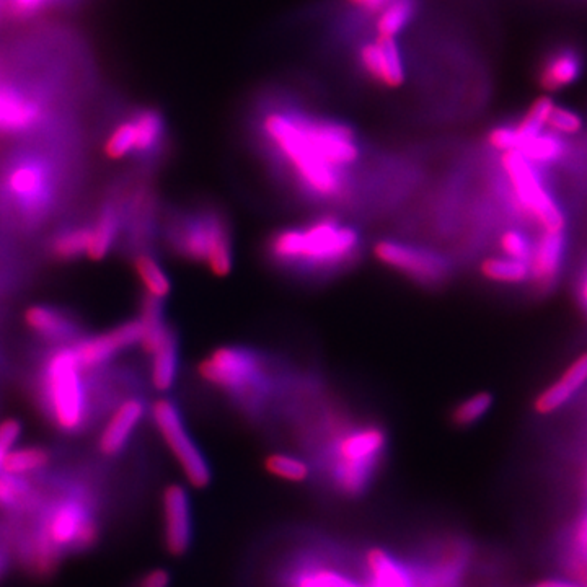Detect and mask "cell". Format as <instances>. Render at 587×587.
Returning a JSON list of instances; mask_svg holds the SVG:
<instances>
[{
  "mask_svg": "<svg viewBox=\"0 0 587 587\" xmlns=\"http://www.w3.org/2000/svg\"><path fill=\"white\" fill-rule=\"evenodd\" d=\"M118 234V214L115 209H103L95 226L90 227L89 248L85 256L93 261H100L108 255Z\"/></svg>",
  "mask_w": 587,
  "mask_h": 587,
  "instance_id": "obj_28",
  "label": "cell"
},
{
  "mask_svg": "<svg viewBox=\"0 0 587 587\" xmlns=\"http://www.w3.org/2000/svg\"><path fill=\"white\" fill-rule=\"evenodd\" d=\"M553 106H555V103H553L550 97H540L532 103L526 116L516 126L517 137H519V149L527 141L534 139L535 136H539L542 133L543 128L547 126L548 116L552 113Z\"/></svg>",
  "mask_w": 587,
  "mask_h": 587,
  "instance_id": "obj_31",
  "label": "cell"
},
{
  "mask_svg": "<svg viewBox=\"0 0 587 587\" xmlns=\"http://www.w3.org/2000/svg\"><path fill=\"white\" fill-rule=\"evenodd\" d=\"M133 123L136 131L133 154L137 157L154 154L164 141L165 123L162 115L152 108H144L134 113Z\"/></svg>",
  "mask_w": 587,
  "mask_h": 587,
  "instance_id": "obj_23",
  "label": "cell"
},
{
  "mask_svg": "<svg viewBox=\"0 0 587 587\" xmlns=\"http://www.w3.org/2000/svg\"><path fill=\"white\" fill-rule=\"evenodd\" d=\"M565 248L563 232H542L532 248L529 260L530 279L540 287L552 286L560 274Z\"/></svg>",
  "mask_w": 587,
  "mask_h": 587,
  "instance_id": "obj_17",
  "label": "cell"
},
{
  "mask_svg": "<svg viewBox=\"0 0 587 587\" xmlns=\"http://www.w3.org/2000/svg\"><path fill=\"white\" fill-rule=\"evenodd\" d=\"M359 62L367 77L387 89L402 87L407 79L402 49L395 38H382L364 43L359 49Z\"/></svg>",
  "mask_w": 587,
  "mask_h": 587,
  "instance_id": "obj_13",
  "label": "cell"
},
{
  "mask_svg": "<svg viewBox=\"0 0 587 587\" xmlns=\"http://www.w3.org/2000/svg\"><path fill=\"white\" fill-rule=\"evenodd\" d=\"M482 274L491 283L522 284L530 279V266L527 261L514 260L509 256H495L483 261Z\"/></svg>",
  "mask_w": 587,
  "mask_h": 587,
  "instance_id": "obj_29",
  "label": "cell"
},
{
  "mask_svg": "<svg viewBox=\"0 0 587 587\" xmlns=\"http://www.w3.org/2000/svg\"><path fill=\"white\" fill-rule=\"evenodd\" d=\"M141 335V322L137 318V320L121 323L120 327L113 328L110 332L77 341L72 348L76 351L79 364L85 371V369L102 366L103 362L110 361L123 349L139 345Z\"/></svg>",
  "mask_w": 587,
  "mask_h": 587,
  "instance_id": "obj_14",
  "label": "cell"
},
{
  "mask_svg": "<svg viewBox=\"0 0 587 587\" xmlns=\"http://www.w3.org/2000/svg\"><path fill=\"white\" fill-rule=\"evenodd\" d=\"M157 299L146 296V301L142 302L141 317V348L144 349V353L152 354L159 349V346L164 343L168 333L172 328H168L167 323L164 320V314H162V305Z\"/></svg>",
  "mask_w": 587,
  "mask_h": 587,
  "instance_id": "obj_24",
  "label": "cell"
},
{
  "mask_svg": "<svg viewBox=\"0 0 587 587\" xmlns=\"http://www.w3.org/2000/svg\"><path fill=\"white\" fill-rule=\"evenodd\" d=\"M172 578L170 573L164 568H154V570L147 571L142 574L141 578L137 579L134 587H170Z\"/></svg>",
  "mask_w": 587,
  "mask_h": 587,
  "instance_id": "obj_43",
  "label": "cell"
},
{
  "mask_svg": "<svg viewBox=\"0 0 587 587\" xmlns=\"http://www.w3.org/2000/svg\"><path fill=\"white\" fill-rule=\"evenodd\" d=\"M36 530L61 557L90 550L100 540L97 517L93 516L89 501L79 496H69L53 504L41 517Z\"/></svg>",
  "mask_w": 587,
  "mask_h": 587,
  "instance_id": "obj_7",
  "label": "cell"
},
{
  "mask_svg": "<svg viewBox=\"0 0 587 587\" xmlns=\"http://www.w3.org/2000/svg\"><path fill=\"white\" fill-rule=\"evenodd\" d=\"M488 144L499 152H512L519 149L516 126H496L488 133Z\"/></svg>",
  "mask_w": 587,
  "mask_h": 587,
  "instance_id": "obj_40",
  "label": "cell"
},
{
  "mask_svg": "<svg viewBox=\"0 0 587 587\" xmlns=\"http://www.w3.org/2000/svg\"><path fill=\"white\" fill-rule=\"evenodd\" d=\"M501 164L511 181L517 203L539 222L542 232H563L566 226L565 214L543 186L534 164L519 151L504 152Z\"/></svg>",
  "mask_w": 587,
  "mask_h": 587,
  "instance_id": "obj_8",
  "label": "cell"
},
{
  "mask_svg": "<svg viewBox=\"0 0 587 587\" xmlns=\"http://www.w3.org/2000/svg\"><path fill=\"white\" fill-rule=\"evenodd\" d=\"M151 382L157 392H168L177 382L180 369V346L173 330L151 356Z\"/></svg>",
  "mask_w": 587,
  "mask_h": 587,
  "instance_id": "obj_20",
  "label": "cell"
},
{
  "mask_svg": "<svg viewBox=\"0 0 587 587\" xmlns=\"http://www.w3.org/2000/svg\"><path fill=\"white\" fill-rule=\"evenodd\" d=\"M581 74V59L574 51H560L548 59L540 72V85L547 92H558L573 85Z\"/></svg>",
  "mask_w": 587,
  "mask_h": 587,
  "instance_id": "obj_21",
  "label": "cell"
},
{
  "mask_svg": "<svg viewBox=\"0 0 587 587\" xmlns=\"http://www.w3.org/2000/svg\"><path fill=\"white\" fill-rule=\"evenodd\" d=\"M90 242V227H77L58 235L53 242L54 256L61 260H74L85 255Z\"/></svg>",
  "mask_w": 587,
  "mask_h": 587,
  "instance_id": "obj_35",
  "label": "cell"
},
{
  "mask_svg": "<svg viewBox=\"0 0 587 587\" xmlns=\"http://www.w3.org/2000/svg\"><path fill=\"white\" fill-rule=\"evenodd\" d=\"M558 552L574 553L587 558V511L573 522V526L566 529Z\"/></svg>",
  "mask_w": 587,
  "mask_h": 587,
  "instance_id": "obj_37",
  "label": "cell"
},
{
  "mask_svg": "<svg viewBox=\"0 0 587 587\" xmlns=\"http://www.w3.org/2000/svg\"><path fill=\"white\" fill-rule=\"evenodd\" d=\"M23 320L31 332L45 340H66L74 332V327L64 315L46 305H31L25 310Z\"/></svg>",
  "mask_w": 587,
  "mask_h": 587,
  "instance_id": "obj_22",
  "label": "cell"
},
{
  "mask_svg": "<svg viewBox=\"0 0 587 587\" xmlns=\"http://www.w3.org/2000/svg\"><path fill=\"white\" fill-rule=\"evenodd\" d=\"M266 364L260 353L245 346H222L199 362L198 376L235 400L260 398L266 385Z\"/></svg>",
  "mask_w": 587,
  "mask_h": 587,
  "instance_id": "obj_6",
  "label": "cell"
},
{
  "mask_svg": "<svg viewBox=\"0 0 587 587\" xmlns=\"http://www.w3.org/2000/svg\"><path fill=\"white\" fill-rule=\"evenodd\" d=\"M547 126L553 133L578 134L583 129L584 123L578 113L553 106L552 113L548 116Z\"/></svg>",
  "mask_w": 587,
  "mask_h": 587,
  "instance_id": "obj_39",
  "label": "cell"
},
{
  "mask_svg": "<svg viewBox=\"0 0 587 587\" xmlns=\"http://www.w3.org/2000/svg\"><path fill=\"white\" fill-rule=\"evenodd\" d=\"M587 384V353L581 354L570 367L561 374L557 382L543 390L535 398L534 408L539 415H552L555 411L565 407L571 398Z\"/></svg>",
  "mask_w": 587,
  "mask_h": 587,
  "instance_id": "obj_18",
  "label": "cell"
},
{
  "mask_svg": "<svg viewBox=\"0 0 587 587\" xmlns=\"http://www.w3.org/2000/svg\"><path fill=\"white\" fill-rule=\"evenodd\" d=\"M266 472L271 473L273 477L284 480V482L302 483L309 480L312 475L310 465L296 455L283 454V452H274L268 455L265 460Z\"/></svg>",
  "mask_w": 587,
  "mask_h": 587,
  "instance_id": "obj_30",
  "label": "cell"
},
{
  "mask_svg": "<svg viewBox=\"0 0 587 587\" xmlns=\"http://www.w3.org/2000/svg\"><path fill=\"white\" fill-rule=\"evenodd\" d=\"M374 255L382 265L421 287H439L451 276V263L441 253L400 240L376 243Z\"/></svg>",
  "mask_w": 587,
  "mask_h": 587,
  "instance_id": "obj_10",
  "label": "cell"
},
{
  "mask_svg": "<svg viewBox=\"0 0 587 587\" xmlns=\"http://www.w3.org/2000/svg\"><path fill=\"white\" fill-rule=\"evenodd\" d=\"M320 568L322 565H305L297 568L287 579V587H323Z\"/></svg>",
  "mask_w": 587,
  "mask_h": 587,
  "instance_id": "obj_41",
  "label": "cell"
},
{
  "mask_svg": "<svg viewBox=\"0 0 587 587\" xmlns=\"http://www.w3.org/2000/svg\"><path fill=\"white\" fill-rule=\"evenodd\" d=\"M581 301H583L584 307L587 309V274L583 286H581Z\"/></svg>",
  "mask_w": 587,
  "mask_h": 587,
  "instance_id": "obj_46",
  "label": "cell"
},
{
  "mask_svg": "<svg viewBox=\"0 0 587 587\" xmlns=\"http://www.w3.org/2000/svg\"><path fill=\"white\" fill-rule=\"evenodd\" d=\"M82 366L72 346H58L48 354L41 393L49 418L62 433H77L87 420V393Z\"/></svg>",
  "mask_w": 587,
  "mask_h": 587,
  "instance_id": "obj_4",
  "label": "cell"
},
{
  "mask_svg": "<svg viewBox=\"0 0 587 587\" xmlns=\"http://www.w3.org/2000/svg\"><path fill=\"white\" fill-rule=\"evenodd\" d=\"M152 420L165 444L177 460L186 480L195 488H206L211 483V467L203 451L186 429L180 408L170 398H160L152 405Z\"/></svg>",
  "mask_w": 587,
  "mask_h": 587,
  "instance_id": "obj_9",
  "label": "cell"
},
{
  "mask_svg": "<svg viewBox=\"0 0 587 587\" xmlns=\"http://www.w3.org/2000/svg\"><path fill=\"white\" fill-rule=\"evenodd\" d=\"M144 415H146V405L141 398L134 397L124 400L120 407L113 411V415L100 434V439H98L100 452L108 457L120 454Z\"/></svg>",
  "mask_w": 587,
  "mask_h": 587,
  "instance_id": "obj_16",
  "label": "cell"
},
{
  "mask_svg": "<svg viewBox=\"0 0 587 587\" xmlns=\"http://www.w3.org/2000/svg\"><path fill=\"white\" fill-rule=\"evenodd\" d=\"M534 587H581L574 583L571 579L548 578L543 579L540 583L535 584Z\"/></svg>",
  "mask_w": 587,
  "mask_h": 587,
  "instance_id": "obj_45",
  "label": "cell"
},
{
  "mask_svg": "<svg viewBox=\"0 0 587 587\" xmlns=\"http://www.w3.org/2000/svg\"><path fill=\"white\" fill-rule=\"evenodd\" d=\"M164 543L173 557H183L193 542V514L185 486L168 485L162 496Z\"/></svg>",
  "mask_w": 587,
  "mask_h": 587,
  "instance_id": "obj_12",
  "label": "cell"
},
{
  "mask_svg": "<svg viewBox=\"0 0 587 587\" xmlns=\"http://www.w3.org/2000/svg\"><path fill=\"white\" fill-rule=\"evenodd\" d=\"M390 0H348V4L353 5L356 9L366 12V14H379Z\"/></svg>",
  "mask_w": 587,
  "mask_h": 587,
  "instance_id": "obj_44",
  "label": "cell"
},
{
  "mask_svg": "<svg viewBox=\"0 0 587 587\" xmlns=\"http://www.w3.org/2000/svg\"><path fill=\"white\" fill-rule=\"evenodd\" d=\"M20 434H22V424L17 420H5L0 423V467L4 464L7 454L14 449Z\"/></svg>",
  "mask_w": 587,
  "mask_h": 587,
  "instance_id": "obj_42",
  "label": "cell"
},
{
  "mask_svg": "<svg viewBox=\"0 0 587 587\" xmlns=\"http://www.w3.org/2000/svg\"><path fill=\"white\" fill-rule=\"evenodd\" d=\"M173 243L183 258L204 263L216 276H227L234 268L232 229L219 209L185 217L175 229Z\"/></svg>",
  "mask_w": 587,
  "mask_h": 587,
  "instance_id": "obj_5",
  "label": "cell"
},
{
  "mask_svg": "<svg viewBox=\"0 0 587 587\" xmlns=\"http://www.w3.org/2000/svg\"><path fill=\"white\" fill-rule=\"evenodd\" d=\"M53 173L46 160L40 157H22L15 160L5 175V186L10 196L23 208H40L51 191Z\"/></svg>",
  "mask_w": 587,
  "mask_h": 587,
  "instance_id": "obj_11",
  "label": "cell"
},
{
  "mask_svg": "<svg viewBox=\"0 0 587 587\" xmlns=\"http://www.w3.org/2000/svg\"><path fill=\"white\" fill-rule=\"evenodd\" d=\"M45 118V106L35 95L14 85L0 84V133H27Z\"/></svg>",
  "mask_w": 587,
  "mask_h": 587,
  "instance_id": "obj_15",
  "label": "cell"
},
{
  "mask_svg": "<svg viewBox=\"0 0 587 587\" xmlns=\"http://www.w3.org/2000/svg\"><path fill=\"white\" fill-rule=\"evenodd\" d=\"M364 570L369 587H416L415 571L382 548L366 553Z\"/></svg>",
  "mask_w": 587,
  "mask_h": 587,
  "instance_id": "obj_19",
  "label": "cell"
},
{
  "mask_svg": "<svg viewBox=\"0 0 587 587\" xmlns=\"http://www.w3.org/2000/svg\"><path fill=\"white\" fill-rule=\"evenodd\" d=\"M263 136L291 172L301 195L318 203H332L348 191V172L330 164L305 126L302 113L270 111L263 120Z\"/></svg>",
  "mask_w": 587,
  "mask_h": 587,
  "instance_id": "obj_2",
  "label": "cell"
},
{
  "mask_svg": "<svg viewBox=\"0 0 587 587\" xmlns=\"http://www.w3.org/2000/svg\"><path fill=\"white\" fill-rule=\"evenodd\" d=\"M418 9L416 0H390L376 18L377 36L395 38L402 35L410 27Z\"/></svg>",
  "mask_w": 587,
  "mask_h": 587,
  "instance_id": "obj_25",
  "label": "cell"
},
{
  "mask_svg": "<svg viewBox=\"0 0 587 587\" xmlns=\"http://www.w3.org/2000/svg\"><path fill=\"white\" fill-rule=\"evenodd\" d=\"M493 407V395L488 392L475 393L468 397L464 402H460L455 410L452 411V421L455 426L468 428L482 420L483 416L488 415V411Z\"/></svg>",
  "mask_w": 587,
  "mask_h": 587,
  "instance_id": "obj_33",
  "label": "cell"
},
{
  "mask_svg": "<svg viewBox=\"0 0 587 587\" xmlns=\"http://www.w3.org/2000/svg\"><path fill=\"white\" fill-rule=\"evenodd\" d=\"M136 131H134L133 118L121 121L111 129L105 141V154L108 159L121 160L134 152Z\"/></svg>",
  "mask_w": 587,
  "mask_h": 587,
  "instance_id": "obj_34",
  "label": "cell"
},
{
  "mask_svg": "<svg viewBox=\"0 0 587 587\" xmlns=\"http://www.w3.org/2000/svg\"><path fill=\"white\" fill-rule=\"evenodd\" d=\"M527 160L532 164H553L561 159L563 155V144L558 137L553 134H542L535 136L534 139L527 141L519 149Z\"/></svg>",
  "mask_w": 587,
  "mask_h": 587,
  "instance_id": "obj_32",
  "label": "cell"
},
{
  "mask_svg": "<svg viewBox=\"0 0 587 587\" xmlns=\"http://www.w3.org/2000/svg\"><path fill=\"white\" fill-rule=\"evenodd\" d=\"M499 245H501L504 256L514 258V260L527 261V263H529L532 248H534L529 237L521 230L516 229L506 230L499 239Z\"/></svg>",
  "mask_w": 587,
  "mask_h": 587,
  "instance_id": "obj_38",
  "label": "cell"
},
{
  "mask_svg": "<svg viewBox=\"0 0 587 587\" xmlns=\"http://www.w3.org/2000/svg\"><path fill=\"white\" fill-rule=\"evenodd\" d=\"M389 446V436L377 423L341 426L327 444L328 482L345 498L364 495L376 478Z\"/></svg>",
  "mask_w": 587,
  "mask_h": 587,
  "instance_id": "obj_3",
  "label": "cell"
},
{
  "mask_svg": "<svg viewBox=\"0 0 587 587\" xmlns=\"http://www.w3.org/2000/svg\"><path fill=\"white\" fill-rule=\"evenodd\" d=\"M49 462L51 455L43 447H14L5 457L0 472L23 478L25 475L45 470Z\"/></svg>",
  "mask_w": 587,
  "mask_h": 587,
  "instance_id": "obj_27",
  "label": "cell"
},
{
  "mask_svg": "<svg viewBox=\"0 0 587 587\" xmlns=\"http://www.w3.org/2000/svg\"><path fill=\"white\" fill-rule=\"evenodd\" d=\"M30 486L22 477L0 472V508L12 509L27 503Z\"/></svg>",
  "mask_w": 587,
  "mask_h": 587,
  "instance_id": "obj_36",
  "label": "cell"
},
{
  "mask_svg": "<svg viewBox=\"0 0 587 587\" xmlns=\"http://www.w3.org/2000/svg\"><path fill=\"white\" fill-rule=\"evenodd\" d=\"M361 234L333 216L317 217L304 226L274 230L265 255L278 270L304 276L338 274L361 252Z\"/></svg>",
  "mask_w": 587,
  "mask_h": 587,
  "instance_id": "obj_1",
  "label": "cell"
},
{
  "mask_svg": "<svg viewBox=\"0 0 587 587\" xmlns=\"http://www.w3.org/2000/svg\"><path fill=\"white\" fill-rule=\"evenodd\" d=\"M134 270H136L137 278L141 281L142 286L146 289L147 296L157 299V301H164L170 296L172 283L154 256L149 253L137 255L134 260Z\"/></svg>",
  "mask_w": 587,
  "mask_h": 587,
  "instance_id": "obj_26",
  "label": "cell"
},
{
  "mask_svg": "<svg viewBox=\"0 0 587 587\" xmlns=\"http://www.w3.org/2000/svg\"><path fill=\"white\" fill-rule=\"evenodd\" d=\"M5 568V552L4 548H0V574H4Z\"/></svg>",
  "mask_w": 587,
  "mask_h": 587,
  "instance_id": "obj_47",
  "label": "cell"
}]
</instances>
